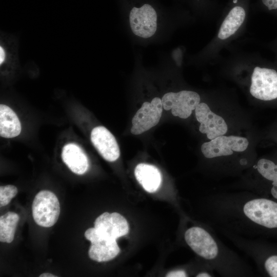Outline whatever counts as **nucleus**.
<instances>
[{
  "label": "nucleus",
  "mask_w": 277,
  "mask_h": 277,
  "mask_svg": "<svg viewBox=\"0 0 277 277\" xmlns=\"http://www.w3.org/2000/svg\"><path fill=\"white\" fill-rule=\"evenodd\" d=\"M21 124L16 113L9 107L0 105V135L5 138L18 136L21 132Z\"/></svg>",
  "instance_id": "obj_16"
},
{
  "label": "nucleus",
  "mask_w": 277,
  "mask_h": 277,
  "mask_svg": "<svg viewBox=\"0 0 277 277\" xmlns=\"http://www.w3.org/2000/svg\"><path fill=\"white\" fill-rule=\"evenodd\" d=\"M265 268L270 276L277 277V255L269 257L265 262Z\"/></svg>",
  "instance_id": "obj_20"
},
{
  "label": "nucleus",
  "mask_w": 277,
  "mask_h": 277,
  "mask_svg": "<svg viewBox=\"0 0 277 277\" xmlns=\"http://www.w3.org/2000/svg\"><path fill=\"white\" fill-rule=\"evenodd\" d=\"M18 215L9 211L0 217V241L10 243L14 239L16 227L19 221Z\"/></svg>",
  "instance_id": "obj_17"
},
{
  "label": "nucleus",
  "mask_w": 277,
  "mask_h": 277,
  "mask_svg": "<svg viewBox=\"0 0 277 277\" xmlns=\"http://www.w3.org/2000/svg\"><path fill=\"white\" fill-rule=\"evenodd\" d=\"M136 180L148 192H155L162 182V175L160 170L154 166L140 163L134 170Z\"/></svg>",
  "instance_id": "obj_15"
},
{
  "label": "nucleus",
  "mask_w": 277,
  "mask_h": 277,
  "mask_svg": "<svg viewBox=\"0 0 277 277\" xmlns=\"http://www.w3.org/2000/svg\"><path fill=\"white\" fill-rule=\"evenodd\" d=\"M6 57V53L2 47H0V64L1 65L4 62Z\"/></svg>",
  "instance_id": "obj_25"
},
{
  "label": "nucleus",
  "mask_w": 277,
  "mask_h": 277,
  "mask_svg": "<svg viewBox=\"0 0 277 277\" xmlns=\"http://www.w3.org/2000/svg\"><path fill=\"white\" fill-rule=\"evenodd\" d=\"M243 211L253 222L268 228H277V203L265 199L247 202Z\"/></svg>",
  "instance_id": "obj_6"
},
{
  "label": "nucleus",
  "mask_w": 277,
  "mask_h": 277,
  "mask_svg": "<svg viewBox=\"0 0 277 277\" xmlns=\"http://www.w3.org/2000/svg\"><path fill=\"white\" fill-rule=\"evenodd\" d=\"M269 10H277V0H261Z\"/></svg>",
  "instance_id": "obj_22"
},
{
  "label": "nucleus",
  "mask_w": 277,
  "mask_h": 277,
  "mask_svg": "<svg viewBox=\"0 0 277 277\" xmlns=\"http://www.w3.org/2000/svg\"><path fill=\"white\" fill-rule=\"evenodd\" d=\"M233 4L229 9L220 28L217 36L220 39H226L234 34L241 27L246 17V8L239 0H233Z\"/></svg>",
  "instance_id": "obj_13"
},
{
  "label": "nucleus",
  "mask_w": 277,
  "mask_h": 277,
  "mask_svg": "<svg viewBox=\"0 0 277 277\" xmlns=\"http://www.w3.org/2000/svg\"><path fill=\"white\" fill-rule=\"evenodd\" d=\"M63 162L73 173L84 174L89 168V161L83 150L74 143L65 145L62 150Z\"/></svg>",
  "instance_id": "obj_14"
},
{
  "label": "nucleus",
  "mask_w": 277,
  "mask_h": 277,
  "mask_svg": "<svg viewBox=\"0 0 277 277\" xmlns=\"http://www.w3.org/2000/svg\"><path fill=\"white\" fill-rule=\"evenodd\" d=\"M167 277H185L187 276L186 272L183 270L172 271L168 272Z\"/></svg>",
  "instance_id": "obj_23"
},
{
  "label": "nucleus",
  "mask_w": 277,
  "mask_h": 277,
  "mask_svg": "<svg viewBox=\"0 0 277 277\" xmlns=\"http://www.w3.org/2000/svg\"><path fill=\"white\" fill-rule=\"evenodd\" d=\"M197 277H210L211 276L209 274L207 273H201L196 275Z\"/></svg>",
  "instance_id": "obj_27"
},
{
  "label": "nucleus",
  "mask_w": 277,
  "mask_h": 277,
  "mask_svg": "<svg viewBox=\"0 0 277 277\" xmlns=\"http://www.w3.org/2000/svg\"><path fill=\"white\" fill-rule=\"evenodd\" d=\"M126 30L132 41L147 46L168 39L174 27L172 11L156 0H121Z\"/></svg>",
  "instance_id": "obj_1"
},
{
  "label": "nucleus",
  "mask_w": 277,
  "mask_h": 277,
  "mask_svg": "<svg viewBox=\"0 0 277 277\" xmlns=\"http://www.w3.org/2000/svg\"><path fill=\"white\" fill-rule=\"evenodd\" d=\"M84 235L91 242L88 255L93 261L97 262L109 261L117 256L120 251L116 240L100 235L94 227L88 229Z\"/></svg>",
  "instance_id": "obj_8"
},
{
  "label": "nucleus",
  "mask_w": 277,
  "mask_h": 277,
  "mask_svg": "<svg viewBox=\"0 0 277 277\" xmlns=\"http://www.w3.org/2000/svg\"><path fill=\"white\" fill-rule=\"evenodd\" d=\"M192 3L195 5V7L202 8L206 4V0H191Z\"/></svg>",
  "instance_id": "obj_24"
},
{
  "label": "nucleus",
  "mask_w": 277,
  "mask_h": 277,
  "mask_svg": "<svg viewBox=\"0 0 277 277\" xmlns=\"http://www.w3.org/2000/svg\"><path fill=\"white\" fill-rule=\"evenodd\" d=\"M187 244L197 254L207 259H214L218 253V248L212 237L204 229L193 227L185 233Z\"/></svg>",
  "instance_id": "obj_10"
},
{
  "label": "nucleus",
  "mask_w": 277,
  "mask_h": 277,
  "mask_svg": "<svg viewBox=\"0 0 277 277\" xmlns=\"http://www.w3.org/2000/svg\"><path fill=\"white\" fill-rule=\"evenodd\" d=\"M91 140L102 157L109 162H114L119 157L120 150L113 135L105 127H94L91 133Z\"/></svg>",
  "instance_id": "obj_12"
},
{
  "label": "nucleus",
  "mask_w": 277,
  "mask_h": 277,
  "mask_svg": "<svg viewBox=\"0 0 277 277\" xmlns=\"http://www.w3.org/2000/svg\"><path fill=\"white\" fill-rule=\"evenodd\" d=\"M35 222L44 227H50L57 222L60 206L56 196L49 190H42L35 196L32 205Z\"/></svg>",
  "instance_id": "obj_2"
},
{
  "label": "nucleus",
  "mask_w": 277,
  "mask_h": 277,
  "mask_svg": "<svg viewBox=\"0 0 277 277\" xmlns=\"http://www.w3.org/2000/svg\"><path fill=\"white\" fill-rule=\"evenodd\" d=\"M39 276V277H56L57 276L55 275L50 273H44L41 274Z\"/></svg>",
  "instance_id": "obj_26"
},
{
  "label": "nucleus",
  "mask_w": 277,
  "mask_h": 277,
  "mask_svg": "<svg viewBox=\"0 0 277 277\" xmlns=\"http://www.w3.org/2000/svg\"><path fill=\"white\" fill-rule=\"evenodd\" d=\"M197 121L200 123L199 130L205 133L209 140L225 134L228 130L224 118L213 112L205 103H200L195 108Z\"/></svg>",
  "instance_id": "obj_9"
},
{
  "label": "nucleus",
  "mask_w": 277,
  "mask_h": 277,
  "mask_svg": "<svg viewBox=\"0 0 277 277\" xmlns=\"http://www.w3.org/2000/svg\"><path fill=\"white\" fill-rule=\"evenodd\" d=\"M170 56L174 65L178 67L181 66L183 61V50L181 48L178 47L172 50Z\"/></svg>",
  "instance_id": "obj_21"
},
{
  "label": "nucleus",
  "mask_w": 277,
  "mask_h": 277,
  "mask_svg": "<svg viewBox=\"0 0 277 277\" xmlns=\"http://www.w3.org/2000/svg\"><path fill=\"white\" fill-rule=\"evenodd\" d=\"M94 228L101 236L117 240L127 234L129 225L126 219L117 212H104L95 220Z\"/></svg>",
  "instance_id": "obj_11"
},
{
  "label": "nucleus",
  "mask_w": 277,
  "mask_h": 277,
  "mask_svg": "<svg viewBox=\"0 0 277 277\" xmlns=\"http://www.w3.org/2000/svg\"><path fill=\"white\" fill-rule=\"evenodd\" d=\"M257 170L264 177L272 181L271 193L277 199V165L269 160L262 159L258 162Z\"/></svg>",
  "instance_id": "obj_18"
},
{
  "label": "nucleus",
  "mask_w": 277,
  "mask_h": 277,
  "mask_svg": "<svg viewBox=\"0 0 277 277\" xmlns=\"http://www.w3.org/2000/svg\"><path fill=\"white\" fill-rule=\"evenodd\" d=\"M17 188L14 185H8L0 187V206L8 205L17 193Z\"/></svg>",
  "instance_id": "obj_19"
},
{
  "label": "nucleus",
  "mask_w": 277,
  "mask_h": 277,
  "mask_svg": "<svg viewBox=\"0 0 277 277\" xmlns=\"http://www.w3.org/2000/svg\"><path fill=\"white\" fill-rule=\"evenodd\" d=\"M161 98L163 108L171 110L173 116L181 118L189 117L201 102L197 92L188 90L167 91Z\"/></svg>",
  "instance_id": "obj_3"
},
{
  "label": "nucleus",
  "mask_w": 277,
  "mask_h": 277,
  "mask_svg": "<svg viewBox=\"0 0 277 277\" xmlns=\"http://www.w3.org/2000/svg\"><path fill=\"white\" fill-rule=\"evenodd\" d=\"M249 142L244 137L234 135H221L201 146V151L205 157L213 158L231 155L233 151L242 152L248 147Z\"/></svg>",
  "instance_id": "obj_7"
},
{
  "label": "nucleus",
  "mask_w": 277,
  "mask_h": 277,
  "mask_svg": "<svg viewBox=\"0 0 277 277\" xmlns=\"http://www.w3.org/2000/svg\"><path fill=\"white\" fill-rule=\"evenodd\" d=\"M162 98L153 97L151 101L144 102L132 120L130 131L134 135L141 134L156 126L163 111Z\"/></svg>",
  "instance_id": "obj_5"
},
{
  "label": "nucleus",
  "mask_w": 277,
  "mask_h": 277,
  "mask_svg": "<svg viewBox=\"0 0 277 277\" xmlns=\"http://www.w3.org/2000/svg\"><path fill=\"white\" fill-rule=\"evenodd\" d=\"M251 80L250 92L253 97L263 101L277 98V72L275 70L256 67Z\"/></svg>",
  "instance_id": "obj_4"
}]
</instances>
